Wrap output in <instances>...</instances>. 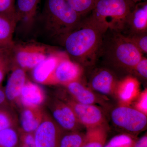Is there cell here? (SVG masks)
Returning <instances> with one entry per match:
<instances>
[{"mask_svg":"<svg viewBox=\"0 0 147 147\" xmlns=\"http://www.w3.org/2000/svg\"><path fill=\"white\" fill-rule=\"evenodd\" d=\"M108 29L90 13L65 36L61 45L69 57L83 68L93 66Z\"/></svg>","mask_w":147,"mask_h":147,"instance_id":"1","label":"cell"},{"mask_svg":"<svg viewBox=\"0 0 147 147\" xmlns=\"http://www.w3.org/2000/svg\"><path fill=\"white\" fill-rule=\"evenodd\" d=\"M143 55L126 36L108 28L103 35L96 63L100 60L111 67L131 72Z\"/></svg>","mask_w":147,"mask_h":147,"instance_id":"2","label":"cell"},{"mask_svg":"<svg viewBox=\"0 0 147 147\" xmlns=\"http://www.w3.org/2000/svg\"><path fill=\"white\" fill-rule=\"evenodd\" d=\"M82 18L66 0H45L41 15L42 30L48 39L61 45Z\"/></svg>","mask_w":147,"mask_h":147,"instance_id":"3","label":"cell"},{"mask_svg":"<svg viewBox=\"0 0 147 147\" xmlns=\"http://www.w3.org/2000/svg\"><path fill=\"white\" fill-rule=\"evenodd\" d=\"M135 4L131 0H97L90 13L108 29L121 32Z\"/></svg>","mask_w":147,"mask_h":147,"instance_id":"4","label":"cell"},{"mask_svg":"<svg viewBox=\"0 0 147 147\" xmlns=\"http://www.w3.org/2000/svg\"><path fill=\"white\" fill-rule=\"evenodd\" d=\"M56 49L34 41L14 43L12 50L13 62L26 71L32 70Z\"/></svg>","mask_w":147,"mask_h":147,"instance_id":"5","label":"cell"},{"mask_svg":"<svg viewBox=\"0 0 147 147\" xmlns=\"http://www.w3.org/2000/svg\"><path fill=\"white\" fill-rule=\"evenodd\" d=\"M111 116L115 125L129 132H140L147 125L146 115L128 106L117 107L112 111Z\"/></svg>","mask_w":147,"mask_h":147,"instance_id":"6","label":"cell"},{"mask_svg":"<svg viewBox=\"0 0 147 147\" xmlns=\"http://www.w3.org/2000/svg\"><path fill=\"white\" fill-rule=\"evenodd\" d=\"M61 98L71 107L82 126L89 129L107 124L103 111L97 105L82 104L66 96Z\"/></svg>","mask_w":147,"mask_h":147,"instance_id":"7","label":"cell"},{"mask_svg":"<svg viewBox=\"0 0 147 147\" xmlns=\"http://www.w3.org/2000/svg\"><path fill=\"white\" fill-rule=\"evenodd\" d=\"M84 71V68L71 60L65 52L61 56L52 75L45 85L66 84L79 80Z\"/></svg>","mask_w":147,"mask_h":147,"instance_id":"8","label":"cell"},{"mask_svg":"<svg viewBox=\"0 0 147 147\" xmlns=\"http://www.w3.org/2000/svg\"><path fill=\"white\" fill-rule=\"evenodd\" d=\"M53 119L63 131H80L82 125L69 105L58 98H54L49 102Z\"/></svg>","mask_w":147,"mask_h":147,"instance_id":"9","label":"cell"},{"mask_svg":"<svg viewBox=\"0 0 147 147\" xmlns=\"http://www.w3.org/2000/svg\"><path fill=\"white\" fill-rule=\"evenodd\" d=\"M64 131L45 112L42 122L34 133L36 147H59Z\"/></svg>","mask_w":147,"mask_h":147,"instance_id":"10","label":"cell"},{"mask_svg":"<svg viewBox=\"0 0 147 147\" xmlns=\"http://www.w3.org/2000/svg\"><path fill=\"white\" fill-rule=\"evenodd\" d=\"M10 75L7 82L5 92L9 104L12 108L19 105L21 90L27 82L26 71L13 62Z\"/></svg>","mask_w":147,"mask_h":147,"instance_id":"11","label":"cell"},{"mask_svg":"<svg viewBox=\"0 0 147 147\" xmlns=\"http://www.w3.org/2000/svg\"><path fill=\"white\" fill-rule=\"evenodd\" d=\"M119 81L115 74L108 68L96 69L90 79L91 88L104 95L115 93Z\"/></svg>","mask_w":147,"mask_h":147,"instance_id":"12","label":"cell"},{"mask_svg":"<svg viewBox=\"0 0 147 147\" xmlns=\"http://www.w3.org/2000/svg\"><path fill=\"white\" fill-rule=\"evenodd\" d=\"M147 32V1L137 3L129 13L122 33L125 35Z\"/></svg>","mask_w":147,"mask_h":147,"instance_id":"13","label":"cell"},{"mask_svg":"<svg viewBox=\"0 0 147 147\" xmlns=\"http://www.w3.org/2000/svg\"><path fill=\"white\" fill-rule=\"evenodd\" d=\"M45 99L46 96L42 88L28 80L21 90L19 105L23 107H41Z\"/></svg>","mask_w":147,"mask_h":147,"instance_id":"14","label":"cell"},{"mask_svg":"<svg viewBox=\"0 0 147 147\" xmlns=\"http://www.w3.org/2000/svg\"><path fill=\"white\" fill-rule=\"evenodd\" d=\"M64 53L56 50L36 66L32 70L34 81L38 84L45 85Z\"/></svg>","mask_w":147,"mask_h":147,"instance_id":"15","label":"cell"},{"mask_svg":"<svg viewBox=\"0 0 147 147\" xmlns=\"http://www.w3.org/2000/svg\"><path fill=\"white\" fill-rule=\"evenodd\" d=\"M70 96L76 102L82 104L96 105L101 104V99L89 88L80 82V80L70 82L63 86Z\"/></svg>","mask_w":147,"mask_h":147,"instance_id":"16","label":"cell"},{"mask_svg":"<svg viewBox=\"0 0 147 147\" xmlns=\"http://www.w3.org/2000/svg\"><path fill=\"white\" fill-rule=\"evenodd\" d=\"M114 94L122 105L128 106L140 94L139 82L132 76H127L119 81Z\"/></svg>","mask_w":147,"mask_h":147,"instance_id":"17","label":"cell"},{"mask_svg":"<svg viewBox=\"0 0 147 147\" xmlns=\"http://www.w3.org/2000/svg\"><path fill=\"white\" fill-rule=\"evenodd\" d=\"M40 0H15V13L17 23L30 27L34 22Z\"/></svg>","mask_w":147,"mask_h":147,"instance_id":"18","label":"cell"},{"mask_svg":"<svg viewBox=\"0 0 147 147\" xmlns=\"http://www.w3.org/2000/svg\"><path fill=\"white\" fill-rule=\"evenodd\" d=\"M45 112L42 107H23L20 115V129L34 133L42 122Z\"/></svg>","mask_w":147,"mask_h":147,"instance_id":"19","label":"cell"},{"mask_svg":"<svg viewBox=\"0 0 147 147\" xmlns=\"http://www.w3.org/2000/svg\"><path fill=\"white\" fill-rule=\"evenodd\" d=\"M17 23L16 16L0 13V49H12Z\"/></svg>","mask_w":147,"mask_h":147,"instance_id":"20","label":"cell"},{"mask_svg":"<svg viewBox=\"0 0 147 147\" xmlns=\"http://www.w3.org/2000/svg\"><path fill=\"white\" fill-rule=\"evenodd\" d=\"M107 136V124L87 129L85 140L82 147H104Z\"/></svg>","mask_w":147,"mask_h":147,"instance_id":"21","label":"cell"},{"mask_svg":"<svg viewBox=\"0 0 147 147\" xmlns=\"http://www.w3.org/2000/svg\"><path fill=\"white\" fill-rule=\"evenodd\" d=\"M18 119L10 105L0 106V131L10 127H18Z\"/></svg>","mask_w":147,"mask_h":147,"instance_id":"22","label":"cell"},{"mask_svg":"<svg viewBox=\"0 0 147 147\" xmlns=\"http://www.w3.org/2000/svg\"><path fill=\"white\" fill-rule=\"evenodd\" d=\"M86 134L80 131H64L59 147H82Z\"/></svg>","mask_w":147,"mask_h":147,"instance_id":"23","label":"cell"},{"mask_svg":"<svg viewBox=\"0 0 147 147\" xmlns=\"http://www.w3.org/2000/svg\"><path fill=\"white\" fill-rule=\"evenodd\" d=\"M18 127H10L0 131V147H19Z\"/></svg>","mask_w":147,"mask_h":147,"instance_id":"24","label":"cell"},{"mask_svg":"<svg viewBox=\"0 0 147 147\" xmlns=\"http://www.w3.org/2000/svg\"><path fill=\"white\" fill-rule=\"evenodd\" d=\"M72 9L82 18L89 14L97 0H66Z\"/></svg>","mask_w":147,"mask_h":147,"instance_id":"25","label":"cell"},{"mask_svg":"<svg viewBox=\"0 0 147 147\" xmlns=\"http://www.w3.org/2000/svg\"><path fill=\"white\" fill-rule=\"evenodd\" d=\"M11 49H0V85L12 67L13 59Z\"/></svg>","mask_w":147,"mask_h":147,"instance_id":"26","label":"cell"},{"mask_svg":"<svg viewBox=\"0 0 147 147\" xmlns=\"http://www.w3.org/2000/svg\"><path fill=\"white\" fill-rule=\"evenodd\" d=\"M128 38L143 55L147 53V32L139 34L125 35Z\"/></svg>","mask_w":147,"mask_h":147,"instance_id":"27","label":"cell"},{"mask_svg":"<svg viewBox=\"0 0 147 147\" xmlns=\"http://www.w3.org/2000/svg\"><path fill=\"white\" fill-rule=\"evenodd\" d=\"M15 0H0V13L16 16Z\"/></svg>","mask_w":147,"mask_h":147,"instance_id":"28","label":"cell"},{"mask_svg":"<svg viewBox=\"0 0 147 147\" xmlns=\"http://www.w3.org/2000/svg\"><path fill=\"white\" fill-rule=\"evenodd\" d=\"M137 100L134 103L135 109L144 113L147 114V91L145 89L141 93L139 94L137 98Z\"/></svg>","mask_w":147,"mask_h":147,"instance_id":"29","label":"cell"},{"mask_svg":"<svg viewBox=\"0 0 147 147\" xmlns=\"http://www.w3.org/2000/svg\"><path fill=\"white\" fill-rule=\"evenodd\" d=\"M137 75L145 79L147 78V59L145 57H142L141 59L135 66L133 69Z\"/></svg>","mask_w":147,"mask_h":147,"instance_id":"30","label":"cell"},{"mask_svg":"<svg viewBox=\"0 0 147 147\" xmlns=\"http://www.w3.org/2000/svg\"><path fill=\"white\" fill-rule=\"evenodd\" d=\"M10 105L9 104L5 92L4 88L0 85V106Z\"/></svg>","mask_w":147,"mask_h":147,"instance_id":"31","label":"cell"},{"mask_svg":"<svg viewBox=\"0 0 147 147\" xmlns=\"http://www.w3.org/2000/svg\"><path fill=\"white\" fill-rule=\"evenodd\" d=\"M133 147H147V137L145 135L136 141Z\"/></svg>","mask_w":147,"mask_h":147,"instance_id":"32","label":"cell"},{"mask_svg":"<svg viewBox=\"0 0 147 147\" xmlns=\"http://www.w3.org/2000/svg\"><path fill=\"white\" fill-rule=\"evenodd\" d=\"M104 147H121L118 146H114V145H110V144L107 143V144L105 145Z\"/></svg>","mask_w":147,"mask_h":147,"instance_id":"33","label":"cell"},{"mask_svg":"<svg viewBox=\"0 0 147 147\" xmlns=\"http://www.w3.org/2000/svg\"><path fill=\"white\" fill-rule=\"evenodd\" d=\"M131 1L136 4L138 3L141 2L146 1H147V0H131Z\"/></svg>","mask_w":147,"mask_h":147,"instance_id":"34","label":"cell"}]
</instances>
